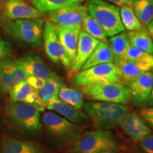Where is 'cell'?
<instances>
[{"label":"cell","mask_w":153,"mask_h":153,"mask_svg":"<svg viewBox=\"0 0 153 153\" xmlns=\"http://www.w3.org/2000/svg\"><path fill=\"white\" fill-rule=\"evenodd\" d=\"M124 59L145 65L151 70L153 69V55L136 48L130 46L126 51Z\"/></svg>","instance_id":"obj_29"},{"label":"cell","mask_w":153,"mask_h":153,"mask_svg":"<svg viewBox=\"0 0 153 153\" xmlns=\"http://www.w3.org/2000/svg\"><path fill=\"white\" fill-rule=\"evenodd\" d=\"M118 142L108 130L84 131L75 140L68 145V153H99L105 151H116Z\"/></svg>","instance_id":"obj_2"},{"label":"cell","mask_w":153,"mask_h":153,"mask_svg":"<svg viewBox=\"0 0 153 153\" xmlns=\"http://www.w3.org/2000/svg\"><path fill=\"white\" fill-rule=\"evenodd\" d=\"M82 30L99 40L101 42L108 43V36L101 26L91 16L87 14L82 22Z\"/></svg>","instance_id":"obj_27"},{"label":"cell","mask_w":153,"mask_h":153,"mask_svg":"<svg viewBox=\"0 0 153 153\" xmlns=\"http://www.w3.org/2000/svg\"><path fill=\"white\" fill-rule=\"evenodd\" d=\"M109 43V46L114 57V64L118 62V61L123 60L126 51L131 46L128 33L122 32L120 33L111 36Z\"/></svg>","instance_id":"obj_24"},{"label":"cell","mask_w":153,"mask_h":153,"mask_svg":"<svg viewBox=\"0 0 153 153\" xmlns=\"http://www.w3.org/2000/svg\"><path fill=\"white\" fill-rule=\"evenodd\" d=\"M120 15L122 24L125 30L132 31L139 30L143 27L137 18L131 6L125 5L120 7Z\"/></svg>","instance_id":"obj_28"},{"label":"cell","mask_w":153,"mask_h":153,"mask_svg":"<svg viewBox=\"0 0 153 153\" xmlns=\"http://www.w3.org/2000/svg\"><path fill=\"white\" fill-rule=\"evenodd\" d=\"M41 123L51 136L69 145L85 131L83 126L72 123L57 113L47 111L42 116Z\"/></svg>","instance_id":"obj_7"},{"label":"cell","mask_w":153,"mask_h":153,"mask_svg":"<svg viewBox=\"0 0 153 153\" xmlns=\"http://www.w3.org/2000/svg\"><path fill=\"white\" fill-rule=\"evenodd\" d=\"M99 153H116L115 151H105V152H99Z\"/></svg>","instance_id":"obj_42"},{"label":"cell","mask_w":153,"mask_h":153,"mask_svg":"<svg viewBox=\"0 0 153 153\" xmlns=\"http://www.w3.org/2000/svg\"><path fill=\"white\" fill-rule=\"evenodd\" d=\"M104 63H114V57L108 43L100 42L82 66L81 70Z\"/></svg>","instance_id":"obj_21"},{"label":"cell","mask_w":153,"mask_h":153,"mask_svg":"<svg viewBox=\"0 0 153 153\" xmlns=\"http://www.w3.org/2000/svg\"><path fill=\"white\" fill-rule=\"evenodd\" d=\"M140 115L153 129V107H145L140 111Z\"/></svg>","instance_id":"obj_35"},{"label":"cell","mask_w":153,"mask_h":153,"mask_svg":"<svg viewBox=\"0 0 153 153\" xmlns=\"http://www.w3.org/2000/svg\"><path fill=\"white\" fill-rule=\"evenodd\" d=\"M153 85V72H143L127 86L131 91L132 101L135 105H144Z\"/></svg>","instance_id":"obj_15"},{"label":"cell","mask_w":153,"mask_h":153,"mask_svg":"<svg viewBox=\"0 0 153 153\" xmlns=\"http://www.w3.org/2000/svg\"><path fill=\"white\" fill-rule=\"evenodd\" d=\"M28 82H22L15 86L9 91V97L12 102H22L24 101L27 96L33 90Z\"/></svg>","instance_id":"obj_30"},{"label":"cell","mask_w":153,"mask_h":153,"mask_svg":"<svg viewBox=\"0 0 153 153\" xmlns=\"http://www.w3.org/2000/svg\"><path fill=\"white\" fill-rule=\"evenodd\" d=\"M64 85L60 76L57 75L45 80L43 87L38 89L37 92L42 100L47 105L51 101L58 100V91L60 87Z\"/></svg>","instance_id":"obj_23"},{"label":"cell","mask_w":153,"mask_h":153,"mask_svg":"<svg viewBox=\"0 0 153 153\" xmlns=\"http://www.w3.org/2000/svg\"><path fill=\"white\" fill-rule=\"evenodd\" d=\"M24 102L33 105L40 112L44 111L47 108L46 104L42 100L40 96L38 95L37 90H36V89H33L27 96V97L25 99Z\"/></svg>","instance_id":"obj_31"},{"label":"cell","mask_w":153,"mask_h":153,"mask_svg":"<svg viewBox=\"0 0 153 153\" xmlns=\"http://www.w3.org/2000/svg\"><path fill=\"white\" fill-rule=\"evenodd\" d=\"M43 41L45 52L50 60L55 64L61 62L70 70L71 63L65 49L61 44L57 26L50 20H47L44 24Z\"/></svg>","instance_id":"obj_9"},{"label":"cell","mask_w":153,"mask_h":153,"mask_svg":"<svg viewBox=\"0 0 153 153\" xmlns=\"http://www.w3.org/2000/svg\"><path fill=\"white\" fill-rule=\"evenodd\" d=\"M88 14L104 30L107 36H113L125 30L118 6L105 0H89L87 3Z\"/></svg>","instance_id":"obj_4"},{"label":"cell","mask_w":153,"mask_h":153,"mask_svg":"<svg viewBox=\"0 0 153 153\" xmlns=\"http://www.w3.org/2000/svg\"><path fill=\"white\" fill-rule=\"evenodd\" d=\"M120 128L135 143H140L151 133V130L140 114L129 111L119 123Z\"/></svg>","instance_id":"obj_14"},{"label":"cell","mask_w":153,"mask_h":153,"mask_svg":"<svg viewBox=\"0 0 153 153\" xmlns=\"http://www.w3.org/2000/svg\"><path fill=\"white\" fill-rule=\"evenodd\" d=\"M127 33L131 46L153 54V41L146 28L143 27Z\"/></svg>","instance_id":"obj_22"},{"label":"cell","mask_w":153,"mask_h":153,"mask_svg":"<svg viewBox=\"0 0 153 153\" xmlns=\"http://www.w3.org/2000/svg\"><path fill=\"white\" fill-rule=\"evenodd\" d=\"M29 76L22 62L10 57L0 62V89L4 93H9L15 86L26 81Z\"/></svg>","instance_id":"obj_10"},{"label":"cell","mask_w":153,"mask_h":153,"mask_svg":"<svg viewBox=\"0 0 153 153\" xmlns=\"http://www.w3.org/2000/svg\"><path fill=\"white\" fill-rule=\"evenodd\" d=\"M71 93L72 88L67 87L65 85H64L60 87L58 91V98L62 102L70 104Z\"/></svg>","instance_id":"obj_36"},{"label":"cell","mask_w":153,"mask_h":153,"mask_svg":"<svg viewBox=\"0 0 153 153\" xmlns=\"http://www.w3.org/2000/svg\"><path fill=\"white\" fill-rule=\"evenodd\" d=\"M33 105L13 102L6 108V115L19 129L31 134L40 133L42 128L41 114Z\"/></svg>","instance_id":"obj_6"},{"label":"cell","mask_w":153,"mask_h":153,"mask_svg":"<svg viewBox=\"0 0 153 153\" xmlns=\"http://www.w3.org/2000/svg\"><path fill=\"white\" fill-rule=\"evenodd\" d=\"M140 146L145 153H153V134H149L140 142Z\"/></svg>","instance_id":"obj_34"},{"label":"cell","mask_w":153,"mask_h":153,"mask_svg":"<svg viewBox=\"0 0 153 153\" xmlns=\"http://www.w3.org/2000/svg\"><path fill=\"white\" fill-rule=\"evenodd\" d=\"M57 28L61 44L65 49L72 66L75 58L79 36L82 30V24L69 27L57 26Z\"/></svg>","instance_id":"obj_16"},{"label":"cell","mask_w":153,"mask_h":153,"mask_svg":"<svg viewBox=\"0 0 153 153\" xmlns=\"http://www.w3.org/2000/svg\"><path fill=\"white\" fill-rule=\"evenodd\" d=\"M96 129L110 130L116 127L129 111V108L124 104L89 100L83 106Z\"/></svg>","instance_id":"obj_1"},{"label":"cell","mask_w":153,"mask_h":153,"mask_svg":"<svg viewBox=\"0 0 153 153\" xmlns=\"http://www.w3.org/2000/svg\"><path fill=\"white\" fill-rule=\"evenodd\" d=\"M147 30H148L149 33H150L151 38H152L153 41V20L147 26Z\"/></svg>","instance_id":"obj_40"},{"label":"cell","mask_w":153,"mask_h":153,"mask_svg":"<svg viewBox=\"0 0 153 153\" xmlns=\"http://www.w3.org/2000/svg\"><path fill=\"white\" fill-rule=\"evenodd\" d=\"M1 9V17L9 20L40 19L44 15L24 0H6Z\"/></svg>","instance_id":"obj_12"},{"label":"cell","mask_w":153,"mask_h":153,"mask_svg":"<svg viewBox=\"0 0 153 153\" xmlns=\"http://www.w3.org/2000/svg\"><path fill=\"white\" fill-rule=\"evenodd\" d=\"M120 83L128 86L143 72L151 70L148 67L133 61L121 60L115 63Z\"/></svg>","instance_id":"obj_18"},{"label":"cell","mask_w":153,"mask_h":153,"mask_svg":"<svg viewBox=\"0 0 153 153\" xmlns=\"http://www.w3.org/2000/svg\"><path fill=\"white\" fill-rule=\"evenodd\" d=\"M84 104H85V97L81 89L72 88L70 105L74 107L76 109L80 110L83 108Z\"/></svg>","instance_id":"obj_32"},{"label":"cell","mask_w":153,"mask_h":153,"mask_svg":"<svg viewBox=\"0 0 153 153\" xmlns=\"http://www.w3.org/2000/svg\"><path fill=\"white\" fill-rule=\"evenodd\" d=\"M105 1L111 3L116 6H118V7H122V6L125 5L131 6L133 0H105Z\"/></svg>","instance_id":"obj_38"},{"label":"cell","mask_w":153,"mask_h":153,"mask_svg":"<svg viewBox=\"0 0 153 153\" xmlns=\"http://www.w3.org/2000/svg\"><path fill=\"white\" fill-rule=\"evenodd\" d=\"M6 0H0V9L2 8Z\"/></svg>","instance_id":"obj_41"},{"label":"cell","mask_w":153,"mask_h":153,"mask_svg":"<svg viewBox=\"0 0 153 153\" xmlns=\"http://www.w3.org/2000/svg\"><path fill=\"white\" fill-rule=\"evenodd\" d=\"M43 14L51 13L63 7L76 4H82L85 0H28Z\"/></svg>","instance_id":"obj_26"},{"label":"cell","mask_w":153,"mask_h":153,"mask_svg":"<svg viewBox=\"0 0 153 153\" xmlns=\"http://www.w3.org/2000/svg\"><path fill=\"white\" fill-rule=\"evenodd\" d=\"M47 108L57 113L72 123L80 126L87 125L90 120L85 112L76 109L71 105L62 102L60 99L52 101L47 104Z\"/></svg>","instance_id":"obj_17"},{"label":"cell","mask_w":153,"mask_h":153,"mask_svg":"<svg viewBox=\"0 0 153 153\" xmlns=\"http://www.w3.org/2000/svg\"><path fill=\"white\" fill-rule=\"evenodd\" d=\"M144 106H148L149 107L153 106V85L150 94H149L148 99H147L146 101H145Z\"/></svg>","instance_id":"obj_39"},{"label":"cell","mask_w":153,"mask_h":153,"mask_svg":"<svg viewBox=\"0 0 153 153\" xmlns=\"http://www.w3.org/2000/svg\"><path fill=\"white\" fill-rule=\"evenodd\" d=\"M44 24L42 18L9 20L1 17L0 19V26L8 35L35 48L42 45Z\"/></svg>","instance_id":"obj_3"},{"label":"cell","mask_w":153,"mask_h":153,"mask_svg":"<svg viewBox=\"0 0 153 153\" xmlns=\"http://www.w3.org/2000/svg\"><path fill=\"white\" fill-rule=\"evenodd\" d=\"M80 88L84 97L88 100L124 105L128 104L132 101V94L130 89L120 82L88 85Z\"/></svg>","instance_id":"obj_5"},{"label":"cell","mask_w":153,"mask_h":153,"mask_svg":"<svg viewBox=\"0 0 153 153\" xmlns=\"http://www.w3.org/2000/svg\"><path fill=\"white\" fill-rule=\"evenodd\" d=\"M26 81L28 82V84L31 86L33 89L38 90V89H41L43 87L45 80L42 79L41 77H38V76L29 75L27 79H26Z\"/></svg>","instance_id":"obj_37"},{"label":"cell","mask_w":153,"mask_h":153,"mask_svg":"<svg viewBox=\"0 0 153 153\" xmlns=\"http://www.w3.org/2000/svg\"><path fill=\"white\" fill-rule=\"evenodd\" d=\"M100 41L81 30L78 39L77 48L73 65L69 70V76L72 77L81 70L82 66L92 54Z\"/></svg>","instance_id":"obj_13"},{"label":"cell","mask_w":153,"mask_h":153,"mask_svg":"<svg viewBox=\"0 0 153 153\" xmlns=\"http://www.w3.org/2000/svg\"><path fill=\"white\" fill-rule=\"evenodd\" d=\"M0 153H46V151L35 143L6 137L1 141Z\"/></svg>","instance_id":"obj_20"},{"label":"cell","mask_w":153,"mask_h":153,"mask_svg":"<svg viewBox=\"0 0 153 153\" xmlns=\"http://www.w3.org/2000/svg\"><path fill=\"white\" fill-rule=\"evenodd\" d=\"M88 14L87 6L76 4L63 7L49 13V20L57 26H73L82 24V21Z\"/></svg>","instance_id":"obj_11"},{"label":"cell","mask_w":153,"mask_h":153,"mask_svg":"<svg viewBox=\"0 0 153 153\" xmlns=\"http://www.w3.org/2000/svg\"><path fill=\"white\" fill-rule=\"evenodd\" d=\"M12 53L11 45L0 35V62L9 58Z\"/></svg>","instance_id":"obj_33"},{"label":"cell","mask_w":153,"mask_h":153,"mask_svg":"<svg viewBox=\"0 0 153 153\" xmlns=\"http://www.w3.org/2000/svg\"><path fill=\"white\" fill-rule=\"evenodd\" d=\"M19 60L29 75L38 76L45 80L57 76L38 55H26Z\"/></svg>","instance_id":"obj_19"},{"label":"cell","mask_w":153,"mask_h":153,"mask_svg":"<svg viewBox=\"0 0 153 153\" xmlns=\"http://www.w3.org/2000/svg\"><path fill=\"white\" fill-rule=\"evenodd\" d=\"M71 79L73 85L77 87L120 82L114 63H104L80 70Z\"/></svg>","instance_id":"obj_8"},{"label":"cell","mask_w":153,"mask_h":153,"mask_svg":"<svg viewBox=\"0 0 153 153\" xmlns=\"http://www.w3.org/2000/svg\"><path fill=\"white\" fill-rule=\"evenodd\" d=\"M131 7L143 26L153 20V0H133Z\"/></svg>","instance_id":"obj_25"}]
</instances>
